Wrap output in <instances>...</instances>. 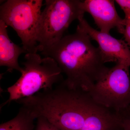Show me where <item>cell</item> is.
Segmentation results:
<instances>
[{"label": "cell", "mask_w": 130, "mask_h": 130, "mask_svg": "<svg viewBox=\"0 0 130 130\" xmlns=\"http://www.w3.org/2000/svg\"><path fill=\"white\" fill-rule=\"evenodd\" d=\"M29 104L37 118L44 117L61 130H102L120 120L119 113L98 104L88 92L70 88L63 81L32 96Z\"/></svg>", "instance_id": "1"}, {"label": "cell", "mask_w": 130, "mask_h": 130, "mask_svg": "<svg viewBox=\"0 0 130 130\" xmlns=\"http://www.w3.org/2000/svg\"><path fill=\"white\" fill-rule=\"evenodd\" d=\"M79 26L76 32L67 35L41 52L44 57L56 61L67 78L63 82L70 88L89 92L109 68L105 66L98 47Z\"/></svg>", "instance_id": "2"}, {"label": "cell", "mask_w": 130, "mask_h": 130, "mask_svg": "<svg viewBox=\"0 0 130 130\" xmlns=\"http://www.w3.org/2000/svg\"><path fill=\"white\" fill-rule=\"evenodd\" d=\"M25 59L21 76L7 89L9 98L2 106L41 91L53 88L63 81L62 71L53 58H42L37 53H28Z\"/></svg>", "instance_id": "3"}, {"label": "cell", "mask_w": 130, "mask_h": 130, "mask_svg": "<svg viewBox=\"0 0 130 130\" xmlns=\"http://www.w3.org/2000/svg\"><path fill=\"white\" fill-rule=\"evenodd\" d=\"M82 1L46 0L38 25L36 40L38 51L60 41L64 32L75 20L84 18Z\"/></svg>", "instance_id": "4"}, {"label": "cell", "mask_w": 130, "mask_h": 130, "mask_svg": "<svg viewBox=\"0 0 130 130\" xmlns=\"http://www.w3.org/2000/svg\"><path fill=\"white\" fill-rule=\"evenodd\" d=\"M43 2L8 0L0 7V20L17 32L27 53L38 51L36 34Z\"/></svg>", "instance_id": "5"}, {"label": "cell", "mask_w": 130, "mask_h": 130, "mask_svg": "<svg viewBox=\"0 0 130 130\" xmlns=\"http://www.w3.org/2000/svg\"><path fill=\"white\" fill-rule=\"evenodd\" d=\"M129 68L116 63L109 68L88 93L102 106L118 112L130 108Z\"/></svg>", "instance_id": "6"}, {"label": "cell", "mask_w": 130, "mask_h": 130, "mask_svg": "<svg viewBox=\"0 0 130 130\" xmlns=\"http://www.w3.org/2000/svg\"><path fill=\"white\" fill-rule=\"evenodd\" d=\"M78 22V26L98 43L104 63L115 62L130 67V50L125 40L116 39L109 33L96 30L84 18Z\"/></svg>", "instance_id": "7"}, {"label": "cell", "mask_w": 130, "mask_h": 130, "mask_svg": "<svg viewBox=\"0 0 130 130\" xmlns=\"http://www.w3.org/2000/svg\"><path fill=\"white\" fill-rule=\"evenodd\" d=\"M113 0H85L82 1V7L85 12H88L94 19L95 23L101 32L109 33L116 28L123 34L126 21L119 16Z\"/></svg>", "instance_id": "8"}, {"label": "cell", "mask_w": 130, "mask_h": 130, "mask_svg": "<svg viewBox=\"0 0 130 130\" xmlns=\"http://www.w3.org/2000/svg\"><path fill=\"white\" fill-rule=\"evenodd\" d=\"M7 26L0 20V66L7 67V71L16 70L21 73L23 68L19 64L18 59L27 52L23 47L14 44L9 38Z\"/></svg>", "instance_id": "9"}, {"label": "cell", "mask_w": 130, "mask_h": 130, "mask_svg": "<svg viewBox=\"0 0 130 130\" xmlns=\"http://www.w3.org/2000/svg\"><path fill=\"white\" fill-rule=\"evenodd\" d=\"M32 111L21 105L18 114L11 120L0 125V130H34L36 119Z\"/></svg>", "instance_id": "10"}, {"label": "cell", "mask_w": 130, "mask_h": 130, "mask_svg": "<svg viewBox=\"0 0 130 130\" xmlns=\"http://www.w3.org/2000/svg\"><path fill=\"white\" fill-rule=\"evenodd\" d=\"M37 120V121L35 130H61L44 117L40 116Z\"/></svg>", "instance_id": "11"}, {"label": "cell", "mask_w": 130, "mask_h": 130, "mask_svg": "<svg viewBox=\"0 0 130 130\" xmlns=\"http://www.w3.org/2000/svg\"><path fill=\"white\" fill-rule=\"evenodd\" d=\"M121 127L124 130H130V108L121 112Z\"/></svg>", "instance_id": "12"}, {"label": "cell", "mask_w": 130, "mask_h": 130, "mask_svg": "<svg viewBox=\"0 0 130 130\" xmlns=\"http://www.w3.org/2000/svg\"><path fill=\"white\" fill-rule=\"evenodd\" d=\"M117 3L120 7L125 14V17L130 15V0H116Z\"/></svg>", "instance_id": "13"}, {"label": "cell", "mask_w": 130, "mask_h": 130, "mask_svg": "<svg viewBox=\"0 0 130 130\" xmlns=\"http://www.w3.org/2000/svg\"><path fill=\"white\" fill-rule=\"evenodd\" d=\"M126 25L123 32L125 41L128 44L130 50V19H125Z\"/></svg>", "instance_id": "14"}, {"label": "cell", "mask_w": 130, "mask_h": 130, "mask_svg": "<svg viewBox=\"0 0 130 130\" xmlns=\"http://www.w3.org/2000/svg\"><path fill=\"white\" fill-rule=\"evenodd\" d=\"M125 19H130V16L125 17Z\"/></svg>", "instance_id": "15"}, {"label": "cell", "mask_w": 130, "mask_h": 130, "mask_svg": "<svg viewBox=\"0 0 130 130\" xmlns=\"http://www.w3.org/2000/svg\"><path fill=\"white\" fill-rule=\"evenodd\" d=\"M124 130L123 129V128H120V129H117V130Z\"/></svg>", "instance_id": "16"}]
</instances>
